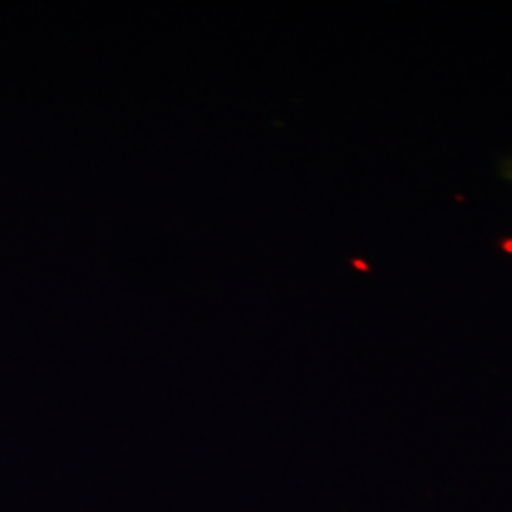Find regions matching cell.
Wrapping results in <instances>:
<instances>
[{"instance_id": "cell-1", "label": "cell", "mask_w": 512, "mask_h": 512, "mask_svg": "<svg viewBox=\"0 0 512 512\" xmlns=\"http://www.w3.org/2000/svg\"><path fill=\"white\" fill-rule=\"evenodd\" d=\"M498 247H501L505 254L512 256V238H501V240H498Z\"/></svg>"}, {"instance_id": "cell-2", "label": "cell", "mask_w": 512, "mask_h": 512, "mask_svg": "<svg viewBox=\"0 0 512 512\" xmlns=\"http://www.w3.org/2000/svg\"><path fill=\"white\" fill-rule=\"evenodd\" d=\"M351 264H354L356 268H361V271H370V264L363 259H351Z\"/></svg>"}]
</instances>
